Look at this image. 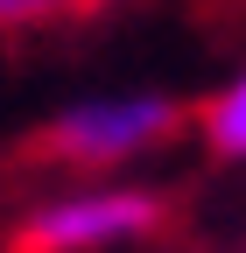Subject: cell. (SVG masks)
I'll return each instance as SVG.
<instances>
[{
	"mask_svg": "<svg viewBox=\"0 0 246 253\" xmlns=\"http://www.w3.org/2000/svg\"><path fill=\"white\" fill-rule=\"evenodd\" d=\"M162 225V197L141 183H99V190H71L28 211L21 253H106V246H134Z\"/></svg>",
	"mask_w": 246,
	"mask_h": 253,
	"instance_id": "obj_1",
	"label": "cell"
},
{
	"mask_svg": "<svg viewBox=\"0 0 246 253\" xmlns=\"http://www.w3.org/2000/svg\"><path fill=\"white\" fill-rule=\"evenodd\" d=\"M176 120H183V106L162 91H106V99H78L56 113L49 148L78 169H120L134 155H148L155 141H169Z\"/></svg>",
	"mask_w": 246,
	"mask_h": 253,
	"instance_id": "obj_2",
	"label": "cell"
},
{
	"mask_svg": "<svg viewBox=\"0 0 246 253\" xmlns=\"http://www.w3.org/2000/svg\"><path fill=\"white\" fill-rule=\"evenodd\" d=\"M204 141L218 155H232V162H246V71L204 106Z\"/></svg>",
	"mask_w": 246,
	"mask_h": 253,
	"instance_id": "obj_3",
	"label": "cell"
},
{
	"mask_svg": "<svg viewBox=\"0 0 246 253\" xmlns=\"http://www.w3.org/2000/svg\"><path fill=\"white\" fill-rule=\"evenodd\" d=\"M84 7H99V0H0V28L7 36H21V28H56V21H71Z\"/></svg>",
	"mask_w": 246,
	"mask_h": 253,
	"instance_id": "obj_4",
	"label": "cell"
}]
</instances>
